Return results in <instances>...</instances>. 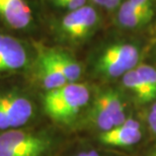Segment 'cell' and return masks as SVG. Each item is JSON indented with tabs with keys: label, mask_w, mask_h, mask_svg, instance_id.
Returning a JSON list of instances; mask_svg holds the SVG:
<instances>
[{
	"label": "cell",
	"mask_w": 156,
	"mask_h": 156,
	"mask_svg": "<svg viewBox=\"0 0 156 156\" xmlns=\"http://www.w3.org/2000/svg\"><path fill=\"white\" fill-rule=\"evenodd\" d=\"M152 20L141 11H139L135 6L126 0L119 6L118 21L119 24L126 29H136L147 24Z\"/></svg>",
	"instance_id": "obj_13"
},
{
	"label": "cell",
	"mask_w": 156,
	"mask_h": 156,
	"mask_svg": "<svg viewBox=\"0 0 156 156\" xmlns=\"http://www.w3.org/2000/svg\"><path fill=\"white\" fill-rule=\"evenodd\" d=\"M105 112L112 118L115 128L121 126L126 121L127 116L125 113V105L121 95L115 90L108 89L101 92L95 98L94 104Z\"/></svg>",
	"instance_id": "obj_9"
},
{
	"label": "cell",
	"mask_w": 156,
	"mask_h": 156,
	"mask_svg": "<svg viewBox=\"0 0 156 156\" xmlns=\"http://www.w3.org/2000/svg\"><path fill=\"white\" fill-rule=\"evenodd\" d=\"M9 129H10V125H9L8 119L6 117L4 110H3L1 105H0V130H9Z\"/></svg>",
	"instance_id": "obj_17"
},
{
	"label": "cell",
	"mask_w": 156,
	"mask_h": 156,
	"mask_svg": "<svg viewBox=\"0 0 156 156\" xmlns=\"http://www.w3.org/2000/svg\"><path fill=\"white\" fill-rule=\"evenodd\" d=\"M135 69L156 98V68L148 64H139Z\"/></svg>",
	"instance_id": "obj_14"
},
{
	"label": "cell",
	"mask_w": 156,
	"mask_h": 156,
	"mask_svg": "<svg viewBox=\"0 0 156 156\" xmlns=\"http://www.w3.org/2000/svg\"><path fill=\"white\" fill-rule=\"evenodd\" d=\"M90 92L82 83H67L47 91L44 107L48 116L56 122L67 123L88 104Z\"/></svg>",
	"instance_id": "obj_1"
},
{
	"label": "cell",
	"mask_w": 156,
	"mask_h": 156,
	"mask_svg": "<svg viewBox=\"0 0 156 156\" xmlns=\"http://www.w3.org/2000/svg\"><path fill=\"white\" fill-rule=\"evenodd\" d=\"M140 52L136 46L127 43L114 44L99 56L96 69L108 78L123 76L139 65Z\"/></svg>",
	"instance_id": "obj_2"
},
{
	"label": "cell",
	"mask_w": 156,
	"mask_h": 156,
	"mask_svg": "<svg viewBox=\"0 0 156 156\" xmlns=\"http://www.w3.org/2000/svg\"><path fill=\"white\" fill-rule=\"evenodd\" d=\"M0 105L8 119L10 129L23 127L33 116V105L24 96L14 93L0 95Z\"/></svg>",
	"instance_id": "obj_6"
},
{
	"label": "cell",
	"mask_w": 156,
	"mask_h": 156,
	"mask_svg": "<svg viewBox=\"0 0 156 156\" xmlns=\"http://www.w3.org/2000/svg\"><path fill=\"white\" fill-rule=\"evenodd\" d=\"M122 4V0H105L104 7L108 10H115Z\"/></svg>",
	"instance_id": "obj_19"
},
{
	"label": "cell",
	"mask_w": 156,
	"mask_h": 156,
	"mask_svg": "<svg viewBox=\"0 0 156 156\" xmlns=\"http://www.w3.org/2000/svg\"><path fill=\"white\" fill-rule=\"evenodd\" d=\"M50 146L49 139L17 129L0 134V156H42Z\"/></svg>",
	"instance_id": "obj_3"
},
{
	"label": "cell",
	"mask_w": 156,
	"mask_h": 156,
	"mask_svg": "<svg viewBox=\"0 0 156 156\" xmlns=\"http://www.w3.org/2000/svg\"><path fill=\"white\" fill-rule=\"evenodd\" d=\"M37 75L43 86L48 90H53L69 83L65 76L52 65L42 54H40L37 65Z\"/></svg>",
	"instance_id": "obj_11"
},
{
	"label": "cell",
	"mask_w": 156,
	"mask_h": 156,
	"mask_svg": "<svg viewBox=\"0 0 156 156\" xmlns=\"http://www.w3.org/2000/svg\"><path fill=\"white\" fill-rule=\"evenodd\" d=\"M76 156H101L98 153H96L95 151H87V152H82V153H79Z\"/></svg>",
	"instance_id": "obj_20"
},
{
	"label": "cell",
	"mask_w": 156,
	"mask_h": 156,
	"mask_svg": "<svg viewBox=\"0 0 156 156\" xmlns=\"http://www.w3.org/2000/svg\"><path fill=\"white\" fill-rule=\"evenodd\" d=\"M122 82L127 89H129L133 93L139 104H148L156 99L147 85L143 82L136 69L130 70L125 73L122 78Z\"/></svg>",
	"instance_id": "obj_12"
},
{
	"label": "cell",
	"mask_w": 156,
	"mask_h": 156,
	"mask_svg": "<svg viewBox=\"0 0 156 156\" xmlns=\"http://www.w3.org/2000/svg\"><path fill=\"white\" fill-rule=\"evenodd\" d=\"M52 2L58 7L72 11L85 5L86 0H52Z\"/></svg>",
	"instance_id": "obj_16"
},
{
	"label": "cell",
	"mask_w": 156,
	"mask_h": 156,
	"mask_svg": "<svg viewBox=\"0 0 156 156\" xmlns=\"http://www.w3.org/2000/svg\"><path fill=\"white\" fill-rule=\"evenodd\" d=\"M41 54L63 74L69 83L76 82L80 78L81 66L68 53L57 49H46Z\"/></svg>",
	"instance_id": "obj_8"
},
{
	"label": "cell",
	"mask_w": 156,
	"mask_h": 156,
	"mask_svg": "<svg viewBox=\"0 0 156 156\" xmlns=\"http://www.w3.org/2000/svg\"><path fill=\"white\" fill-rule=\"evenodd\" d=\"M147 156H156V148L155 149H153V150H152L150 153H149Z\"/></svg>",
	"instance_id": "obj_22"
},
{
	"label": "cell",
	"mask_w": 156,
	"mask_h": 156,
	"mask_svg": "<svg viewBox=\"0 0 156 156\" xmlns=\"http://www.w3.org/2000/svg\"><path fill=\"white\" fill-rule=\"evenodd\" d=\"M98 23V14L91 6L72 10L61 21L63 34L71 40H82L91 34Z\"/></svg>",
	"instance_id": "obj_4"
},
{
	"label": "cell",
	"mask_w": 156,
	"mask_h": 156,
	"mask_svg": "<svg viewBox=\"0 0 156 156\" xmlns=\"http://www.w3.org/2000/svg\"><path fill=\"white\" fill-rule=\"evenodd\" d=\"M142 139V131L125 127L123 125L101 132L99 141L102 144L115 147H130L139 143Z\"/></svg>",
	"instance_id": "obj_10"
},
{
	"label": "cell",
	"mask_w": 156,
	"mask_h": 156,
	"mask_svg": "<svg viewBox=\"0 0 156 156\" xmlns=\"http://www.w3.org/2000/svg\"><path fill=\"white\" fill-rule=\"evenodd\" d=\"M131 4L141 11L142 13L147 15L149 17H153L154 10L153 5H152V0H128Z\"/></svg>",
	"instance_id": "obj_15"
},
{
	"label": "cell",
	"mask_w": 156,
	"mask_h": 156,
	"mask_svg": "<svg viewBox=\"0 0 156 156\" xmlns=\"http://www.w3.org/2000/svg\"><path fill=\"white\" fill-rule=\"evenodd\" d=\"M92 1L94 2L95 4L101 5V6H104V5H105V0H92Z\"/></svg>",
	"instance_id": "obj_21"
},
{
	"label": "cell",
	"mask_w": 156,
	"mask_h": 156,
	"mask_svg": "<svg viewBox=\"0 0 156 156\" xmlns=\"http://www.w3.org/2000/svg\"><path fill=\"white\" fill-rule=\"evenodd\" d=\"M0 18L15 30L29 27L32 11L24 0H0Z\"/></svg>",
	"instance_id": "obj_7"
},
{
	"label": "cell",
	"mask_w": 156,
	"mask_h": 156,
	"mask_svg": "<svg viewBox=\"0 0 156 156\" xmlns=\"http://www.w3.org/2000/svg\"><path fill=\"white\" fill-rule=\"evenodd\" d=\"M147 121H148L149 128L156 125V101L153 102V105H151L150 110H149Z\"/></svg>",
	"instance_id": "obj_18"
},
{
	"label": "cell",
	"mask_w": 156,
	"mask_h": 156,
	"mask_svg": "<svg viewBox=\"0 0 156 156\" xmlns=\"http://www.w3.org/2000/svg\"><path fill=\"white\" fill-rule=\"evenodd\" d=\"M29 58L24 47L10 36L0 35V72H11L27 66Z\"/></svg>",
	"instance_id": "obj_5"
}]
</instances>
